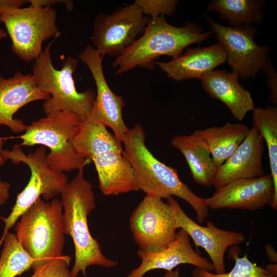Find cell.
<instances>
[{
  "instance_id": "cell-4",
  "label": "cell",
  "mask_w": 277,
  "mask_h": 277,
  "mask_svg": "<svg viewBox=\"0 0 277 277\" xmlns=\"http://www.w3.org/2000/svg\"><path fill=\"white\" fill-rule=\"evenodd\" d=\"M57 37L46 46L39 57L34 61L32 73L37 87L50 97L42 105L45 115L57 111H67L86 120L91 110L96 92L88 88L78 92L75 86L73 73L78 61L68 56L63 61L60 70L56 69L52 62L51 46Z\"/></svg>"
},
{
  "instance_id": "cell-8",
  "label": "cell",
  "mask_w": 277,
  "mask_h": 277,
  "mask_svg": "<svg viewBox=\"0 0 277 277\" xmlns=\"http://www.w3.org/2000/svg\"><path fill=\"white\" fill-rule=\"evenodd\" d=\"M56 10L51 6L30 5L10 9L0 15L12 41L11 49L21 60H36L43 52L44 42L61 33L56 24Z\"/></svg>"
},
{
  "instance_id": "cell-13",
  "label": "cell",
  "mask_w": 277,
  "mask_h": 277,
  "mask_svg": "<svg viewBox=\"0 0 277 277\" xmlns=\"http://www.w3.org/2000/svg\"><path fill=\"white\" fill-rule=\"evenodd\" d=\"M208 209L254 210L270 205L277 209V192L271 175L240 179L230 182L205 199Z\"/></svg>"
},
{
  "instance_id": "cell-1",
  "label": "cell",
  "mask_w": 277,
  "mask_h": 277,
  "mask_svg": "<svg viewBox=\"0 0 277 277\" xmlns=\"http://www.w3.org/2000/svg\"><path fill=\"white\" fill-rule=\"evenodd\" d=\"M142 126L129 129L122 141L123 155L135 173L137 190L146 195L160 199L175 196L187 202L196 213V221L203 224L209 212L205 199L195 194L180 179L177 170L157 160L145 144Z\"/></svg>"
},
{
  "instance_id": "cell-5",
  "label": "cell",
  "mask_w": 277,
  "mask_h": 277,
  "mask_svg": "<svg viewBox=\"0 0 277 277\" xmlns=\"http://www.w3.org/2000/svg\"><path fill=\"white\" fill-rule=\"evenodd\" d=\"M61 201L47 202L39 197L19 217L16 237L33 260V271L50 260L63 255L65 246Z\"/></svg>"
},
{
  "instance_id": "cell-18",
  "label": "cell",
  "mask_w": 277,
  "mask_h": 277,
  "mask_svg": "<svg viewBox=\"0 0 277 277\" xmlns=\"http://www.w3.org/2000/svg\"><path fill=\"white\" fill-rule=\"evenodd\" d=\"M227 58L225 48L217 43L209 47L188 48L184 53L169 62L155 61L154 64L174 81L202 80Z\"/></svg>"
},
{
  "instance_id": "cell-3",
  "label": "cell",
  "mask_w": 277,
  "mask_h": 277,
  "mask_svg": "<svg viewBox=\"0 0 277 277\" xmlns=\"http://www.w3.org/2000/svg\"><path fill=\"white\" fill-rule=\"evenodd\" d=\"M60 194L64 233L72 238L75 248L71 276L77 277L81 272L87 277L86 269L92 265L104 268L116 266L118 262L103 254L99 243L90 232L87 216L95 207V196L92 185L85 179L83 170L78 171Z\"/></svg>"
},
{
  "instance_id": "cell-15",
  "label": "cell",
  "mask_w": 277,
  "mask_h": 277,
  "mask_svg": "<svg viewBox=\"0 0 277 277\" xmlns=\"http://www.w3.org/2000/svg\"><path fill=\"white\" fill-rule=\"evenodd\" d=\"M50 97L37 87L32 74L17 71L9 78L0 75V127L6 126L14 133L25 132L27 125L13 115L29 103Z\"/></svg>"
},
{
  "instance_id": "cell-22",
  "label": "cell",
  "mask_w": 277,
  "mask_h": 277,
  "mask_svg": "<svg viewBox=\"0 0 277 277\" xmlns=\"http://www.w3.org/2000/svg\"><path fill=\"white\" fill-rule=\"evenodd\" d=\"M249 130L245 124L228 122L221 126L196 129L192 133L205 144L217 168L235 151Z\"/></svg>"
},
{
  "instance_id": "cell-7",
  "label": "cell",
  "mask_w": 277,
  "mask_h": 277,
  "mask_svg": "<svg viewBox=\"0 0 277 277\" xmlns=\"http://www.w3.org/2000/svg\"><path fill=\"white\" fill-rule=\"evenodd\" d=\"M2 156L6 161L10 160L13 164H26L30 169L31 176L27 186L17 194L9 215L7 217L0 216V219L5 223L0 247L9 230L41 196L45 201L52 200L61 194L69 182L68 177L64 172H57L50 168L46 159L45 146H39L27 155L22 150L20 144L15 145L11 150H3Z\"/></svg>"
},
{
  "instance_id": "cell-9",
  "label": "cell",
  "mask_w": 277,
  "mask_h": 277,
  "mask_svg": "<svg viewBox=\"0 0 277 277\" xmlns=\"http://www.w3.org/2000/svg\"><path fill=\"white\" fill-rule=\"evenodd\" d=\"M211 32L227 53V61L232 72L245 80L254 78L260 71L264 72L271 66L270 46H261L254 41L258 31L253 25L233 27L221 25L205 15Z\"/></svg>"
},
{
  "instance_id": "cell-38",
  "label": "cell",
  "mask_w": 277,
  "mask_h": 277,
  "mask_svg": "<svg viewBox=\"0 0 277 277\" xmlns=\"http://www.w3.org/2000/svg\"><path fill=\"white\" fill-rule=\"evenodd\" d=\"M7 37V33L0 27V40Z\"/></svg>"
},
{
  "instance_id": "cell-35",
  "label": "cell",
  "mask_w": 277,
  "mask_h": 277,
  "mask_svg": "<svg viewBox=\"0 0 277 277\" xmlns=\"http://www.w3.org/2000/svg\"><path fill=\"white\" fill-rule=\"evenodd\" d=\"M267 272L274 277H277V264L276 263H271L267 265L264 267Z\"/></svg>"
},
{
  "instance_id": "cell-19",
  "label": "cell",
  "mask_w": 277,
  "mask_h": 277,
  "mask_svg": "<svg viewBox=\"0 0 277 277\" xmlns=\"http://www.w3.org/2000/svg\"><path fill=\"white\" fill-rule=\"evenodd\" d=\"M202 80L203 89L211 97L223 103L233 117L242 121L255 108L250 92L239 83V76L224 70H215Z\"/></svg>"
},
{
  "instance_id": "cell-10",
  "label": "cell",
  "mask_w": 277,
  "mask_h": 277,
  "mask_svg": "<svg viewBox=\"0 0 277 277\" xmlns=\"http://www.w3.org/2000/svg\"><path fill=\"white\" fill-rule=\"evenodd\" d=\"M129 223L138 250L149 253L166 249L174 241L178 229L171 206L147 195L132 212Z\"/></svg>"
},
{
  "instance_id": "cell-2",
  "label": "cell",
  "mask_w": 277,
  "mask_h": 277,
  "mask_svg": "<svg viewBox=\"0 0 277 277\" xmlns=\"http://www.w3.org/2000/svg\"><path fill=\"white\" fill-rule=\"evenodd\" d=\"M212 35L211 31L203 32L202 27L195 22L177 27L168 23L164 15L150 18L142 36L116 57L112 66L117 75L137 67L152 70L161 56L175 58L186 47L207 40Z\"/></svg>"
},
{
  "instance_id": "cell-32",
  "label": "cell",
  "mask_w": 277,
  "mask_h": 277,
  "mask_svg": "<svg viewBox=\"0 0 277 277\" xmlns=\"http://www.w3.org/2000/svg\"><path fill=\"white\" fill-rule=\"evenodd\" d=\"M25 3L26 0H0V15L10 9L21 8Z\"/></svg>"
},
{
  "instance_id": "cell-25",
  "label": "cell",
  "mask_w": 277,
  "mask_h": 277,
  "mask_svg": "<svg viewBox=\"0 0 277 277\" xmlns=\"http://www.w3.org/2000/svg\"><path fill=\"white\" fill-rule=\"evenodd\" d=\"M252 111L253 126L267 146L270 174L277 192V108L271 106L255 107Z\"/></svg>"
},
{
  "instance_id": "cell-27",
  "label": "cell",
  "mask_w": 277,
  "mask_h": 277,
  "mask_svg": "<svg viewBox=\"0 0 277 277\" xmlns=\"http://www.w3.org/2000/svg\"><path fill=\"white\" fill-rule=\"evenodd\" d=\"M231 258L234 260L235 264L229 272L217 274L195 267L192 271V277H274L265 268L250 261L247 254L240 258L233 253Z\"/></svg>"
},
{
  "instance_id": "cell-26",
  "label": "cell",
  "mask_w": 277,
  "mask_h": 277,
  "mask_svg": "<svg viewBox=\"0 0 277 277\" xmlns=\"http://www.w3.org/2000/svg\"><path fill=\"white\" fill-rule=\"evenodd\" d=\"M0 256V277H15L31 268L33 260L22 248L15 234L8 232Z\"/></svg>"
},
{
  "instance_id": "cell-20",
  "label": "cell",
  "mask_w": 277,
  "mask_h": 277,
  "mask_svg": "<svg viewBox=\"0 0 277 277\" xmlns=\"http://www.w3.org/2000/svg\"><path fill=\"white\" fill-rule=\"evenodd\" d=\"M101 192L116 195L138 191L135 171L123 152L110 151L94 157Z\"/></svg>"
},
{
  "instance_id": "cell-30",
  "label": "cell",
  "mask_w": 277,
  "mask_h": 277,
  "mask_svg": "<svg viewBox=\"0 0 277 277\" xmlns=\"http://www.w3.org/2000/svg\"><path fill=\"white\" fill-rule=\"evenodd\" d=\"M263 73L267 76V86L270 91L268 100L274 105L277 104V75L274 68L271 66Z\"/></svg>"
},
{
  "instance_id": "cell-23",
  "label": "cell",
  "mask_w": 277,
  "mask_h": 277,
  "mask_svg": "<svg viewBox=\"0 0 277 277\" xmlns=\"http://www.w3.org/2000/svg\"><path fill=\"white\" fill-rule=\"evenodd\" d=\"M72 143L81 156L91 161L107 151L123 150L122 143L107 130L106 126L89 118L80 124Z\"/></svg>"
},
{
  "instance_id": "cell-6",
  "label": "cell",
  "mask_w": 277,
  "mask_h": 277,
  "mask_svg": "<svg viewBox=\"0 0 277 277\" xmlns=\"http://www.w3.org/2000/svg\"><path fill=\"white\" fill-rule=\"evenodd\" d=\"M82 120L67 111H57L33 122L25 133L15 137L22 140L20 145H36L49 148L46 159L50 168L57 172L83 170L91 161L81 156L73 145V140Z\"/></svg>"
},
{
  "instance_id": "cell-36",
  "label": "cell",
  "mask_w": 277,
  "mask_h": 277,
  "mask_svg": "<svg viewBox=\"0 0 277 277\" xmlns=\"http://www.w3.org/2000/svg\"><path fill=\"white\" fill-rule=\"evenodd\" d=\"M163 277H181L180 274L179 269H173L170 271H166Z\"/></svg>"
},
{
  "instance_id": "cell-31",
  "label": "cell",
  "mask_w": 277,
  "mask_h": 277,
  "mask_svg": "<svg viewBox=\"0 0 277 277\" xmlns=\"http://www.w3.org/2000/svg\"><path fill=\"white\" fill-rule=\"evenodd\" d=\"M26 2L30 5L43 7H53L56 4H64L67 11H71L73 9V3L69 0H26Z\"/></svg>"
},
{
  "instance_id": "cell-11",
  "label": "cell",
  "mask_w": 277,
  "mask_h": 277,
  "mask_svg": "<svg viewBox=\"0 0 277 277\" xmlns=\"http://www.w3.org/2000/svg\"><path fill=\"white\" fill-rule=\"evenodd\" d=\"M149 18L134 2L110 14L100 13L93 22L90 38L93 47L103 57H117L143 33Z\"/></svg>"
},
{
  "instance_id": "cell-17",
  "label": "cell",
  "mask_w": 277,
  "mask_h": 277,
  "mask_svg": "<svg viewBox=\"0 0 277 277\" xmlns=\"http://www.w3.org/2000/svg\"><path fill=\"white\" fill-rule=\"evenodd\" d=\"M189 238L185 231L180 229L176 232L174 241L165 250L155 253L138 250L137 254L141 263L139 266L130 271L127 277H143L146 273L154 269L170 271L183 264L213 271L211 262L194 250Z\"/></svg>"
},
{
  "instance_id": "cell-28",
  "label": "cell",
  "mask_w": 277,
  "mask_h": 277,
  "mask_svg": "<svg viewBox=\"0 0 277 277\" xmlns=\"http://www.w3.org/2000/svg\"><path fill=\"white\" fill-rule=\"evenodd\" d=\"M70 262L71 257L63 254L37 267L30 277H71L69 270Z\"/></svg>"
},
{
  "instance_id": "cell-12",
  "label": "cell",
  "mask_w": 277,
  "mask_h": 277,
  "mask_svg": "<svg viewBox=\"0 0 277 277\" xmlns=\"http://www.w3.org/2000/svg\"><path fill=\"white\" fill-rule=\"evenodd\" d=\"M78 57L90 71L96 87V96L88 118L110 127L116 139L122 143L129 129L123 117L125 103L122 96L111 90L107 82L103 71V57L92 46L88 45Z\"/></svg>"
},
{
  "instance_id": "cell-14",
  "label": "cell",
  "mask_w": 277,
  "mask_h": 277,
  "mask_svg": "<svg viewBox=\"0 0 277 277\" xmlns=\"http://www.w3.org/2000/svg\"><path fill=\"white\" fill-rule=\"evenodd\" d=\"M167 200L174 211L178 229L187 233L196 247H202L207 252L215 273L226 272L225 252L228 247L243 243L244 235L242 232L220 229L210 221L207 222L206 226L200 225L186 214L173 196Z\"/></svg>"
},
{
  "instance_id": "cell-24",
  "label": "cell",
  "mask_w": 277,
  "mask_h": 277,
  "mask_svg": "<svg viewBox=\"0 0 277 277\" xmlns=\"http://www.w3.org/2000/svg\"><path fill=\"white\" fill-rule=\"evenodd\" d=\"M266 3L263 0H212L207 10L219 12L221 19H227L229 26L237 27L261 23Z\"/></svg>"
},
{
  "instance_id": "cell-21",
  "label": "cell",
  "mask_w": 277,
  "mask_h": 277,
  "mask_svg": "<svg viewBox=\"0 0 277 277\" xmlns=\"http://www.w3.org/2000/svg\"><path fill=\"white\" fill-rule=\"evenodd\" d=\"M171 144L184 156L191 176L197 184L206 187L213 185L217 167L201 140L193 133L175 135Z\"/></svg>"
},
{
  "instance_id": "cell-33",
  "label": "cell",
  "mask_w": 277,
  "mask_h": 277,
  "mask_svg": "<svg viewBox=\"0 0 277 277\" xmlns=\"http://www.w3.org/2000/svg\"><path fill=\"white\" fill-rule=\"evenodd\" d=\"M10 185L9 183L2 180L0 176V206L6 203L9 198V192Z\"/></svg>"
},
{
  "instance_id": "cell-34",
  "label": "cell",
  "mask_w": 277,
  "mask_h": 277,
  "mask_svg": "<svg viewBox=\"0 0 277 277\" xmlns=\"http://www.w3.org/2000/svg\"><path fill=\"white\" fill-rule=\"evenodd\" d=\"M265 251L269 259L273 263L277 262V254L274 248L270 244L266 245Z\"/></svg>"
},
{
  "instance_id": "cell-16",
  "label": "cell",
  "mask_w": 277,
  "mask_h": 277,
  "mask_svg": "<svg viewBox=\"0 0 277 277\" xmlns=\"http://www.w3.org/2000/svg\"><path fill=\"white\" fill-rule=\"evenodd\" d=\"M264 140L254 126L235 151L217 168L213 186L216 190L231 181L256 178L264 174Z\"/></svg>"
},
{
  "instance_id": "cell-37",
  "label": "cell",
  "mask_w": 277,
  "mask_h": 277,
  "mask_svg": "<svg viewBox=\"0 0 277 277\" xmlns=\"http://www.w3.org/2000/svg\"><path fill=\"white\" fill-rule=\"evenodd\" d=\"M4 144V138L0 137V166H2L6 161L2 156L3 146Z\"/></svg>"
},
{
  "instance_id": "cell-29",
  "label": "cell",
  "mask_w": 277,
  "mask_h": 277,
  "mask_svg": "<svg viewBox=\"0 0 277 277\" xmlns=\"http://www.w3.org/2000/svg\"><path fill=\"white\" fill-rule=\"evenodd\" d=\"M134 3L140 8L145 15L150 18L160 15H172L176 10V0H136Z\"/></svg>"
}]
</instances>
